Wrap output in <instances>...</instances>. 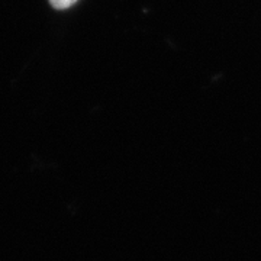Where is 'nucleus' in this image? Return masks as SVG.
I'll return each instance as SVG.
<instances>
[{
  "label": "nucleus",
  "instance_id": "1",
  "mask_svg": "<svg viewBox=\"0 0 261 261\" xmlns=\"http://www.w3.org/2000/svg\"><path fill=\"white\" fill-rule=\"evenodd\" d=\"M77 0H49L51 6L57 10H65L71 8Z\"/></svg>",
  "mask_w": 261,
  "mask_h": 261
}]
</instances>
